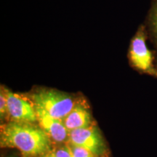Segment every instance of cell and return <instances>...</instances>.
Segmentation results:
<instances>
[{"instance_id":"11","label":"cell","mask_w":157,"mask_h":157,"mask_svg":"<svg viewBox=\"0 0 157 157\" xmlns=\"http://www.w3.org/2000/svg\"><path fill=\"white\" fill-rule=\"evenodd\" d=\"M69 144L70 148L71 149L72 154H73L74 157H97L94 155L93 153H91L87 149L82 148V147L75 146V145Z\"/></svg>"},{"instance_id":"8","label":"cell","mask_w":157,"mask_h":157,"mask_svg":"<svg viewBox=\"0 0 157 157\" xmlns=\"http://www.w3.org/2000/svg\"><path fill=\"white\" fill-rule=\"evenodd\" d=\"M143 24L146 28L148 40L152 43L157 52V0H151L146 17Z\"/></svg>"},{"instance_id":"7","label":"cell","mask_w":157,"mask_h":157,"mask_svg":"<svg viewBox=\"0 0 157 157\" xmlns=\"http://www.w3.org/2000/svg\"><path fill=\"white\" fill-rule=\"evenodd\" d=\"M63 121L69 132L74 129L86 128L93 124L90 109L83 98H79L73 109L64 118Z\"/></svg>"},{"instance_id":"5","label":"cell","mask_w":157,"mask_h":157,"mask_svg":"<svg viewBox=\"0 0 157 157\" xmlns=\"http://www.w3.org/2000/svg\"><path fill=\"white\" fill-rule=\"evenodd\" d=\"M7 101L9 118L11 121L37 122L34 104L25 94H17L5 87Z\"/></svg>"},{"instance_id":"13","label":"cell","mask_w":157,"mask_h":157,"mask_svg":"<svg viewBox=\"0 0 157 157\" xmlns=\"http://www.w3.org/2000/svg\"><path fill=\"white\" fill-rule=\"evenodd\" d=\"M155 66L157 68V52L155 51Z\"/></svg>"},{"instance_id":"10","label":"cell","mask_w":157,"mask_h":157,"mask_svg":"<svg viewBox=\"0 0 157 157\" xmlns=\"http://www.w3.org/2000/svg\"><path fill=\"white\" fill-rule=\"evenodd\" d=\"M54 157H74L68 143H63L52 150Z\"/></svg>"},{"instance_id":"4","label":"cell","mask_w":157,"mask_h":157,"mask_svg":"<svg viewBox=\"0 0 157 157\" xmlns=\"http://www.w3.org/2000/svg\"><path fill=\"white\" fill-rule=\"evenodd\" d=\"M68 143L87 149L97 157H109L106 143L95 124L86 128L70 131Z\"/></svg>"},{"instance_id":"3","label":"cell","mask_w":157,"mask_h":157,"mask_svg":"<svg viewBox=\"0 0 157 157\" xmlns=\"http://www.w3.org/2000/svg\"><path fill=\"white\" fill-rule=\"evenodd\" d=\"M146 28L140 24L131 39L127 58L129 66L139 73L157 78V68L155 66V51L152 52L147 46L148 40Z\"/></svg>"},{"instance_id":"6","label":"cell","mask_w":157,"mask_h":157,"mask_svg":"<svg viewBox=\"0 0 157 157\" xmlns=\"http://www.w3.org/2000/svg\"><path fill=\"white\" fill-rule=\"evenodd\" d=\"M34 108L38 125L46 132L52 142L58 144L68 143L70 132L66 129L63 120L51 117L40 108Z\"/></svg>"},{"instance_id":"12","label":"cell","mask_w":157,"mask_h":157,"mask_svg":"<svg viewBox=\"0 0 157 157\" xmlns=\"http://www.w3.org/2000/svg\"><path fill=\"white\" fill-rule=\"evenodd\" d=\"M42 157H54V156H53V154H52V151H51L50 153H48V154H46V155H45V156H42Z\"/></svg>"},{"instance_id":"1","label":"cell","mask_w":157,"mask_h":157,"mask_svg":"<svg viewBox=\"0 0 157 157\" xmlns=\"http://www.w3.org/2000/svg\"><path fill=\"white\" fill-rule=\"evenodd\" d=\"M1 148H16L22 157H42L52 149V140L36 123L9 121L1 125Z\"/></svg>"},{"instance_id":"2","label":"cell","mask_w":157,"mask_h":157,"mask_svg":"<svg viewBox=\"0 0 157 157\" xmlns=\"http://www.w3.org/2000/svg\"><path fill=\"white\" fill-rule=\"evenodd\" d=\"M25 95L34 106L40 108L51 117L60 120H63L70 113L80 98L45 87H36Z\"/></svg>"},{"instance_id":"9","label":"cell","mask_w":157,"mask_h":157,"mask_svg":"<svg viewBox=\"0 0 157 157\" xmlns=\"http://www.w3.org/2000/svg\"><path fill=\"white\" fill-rule=\"evenodd\" d=\"M8 117V108H7V101L5 86L1 85V88H0V119H1V123H5V120Z\"/></svg>"},{"instance_id":"14","label":"cell","mask_w":157,"mask_h":157,"mask_svg":"<svg viewBox=\"0 0 157 157\" xmlns=\"http://www.w3.org/2000/svg\"><path fill=\"white\" fill-rule=\"evenodd\" d=\"M7 157H17V156H7Z\"/></svg>"}]
</instances>
